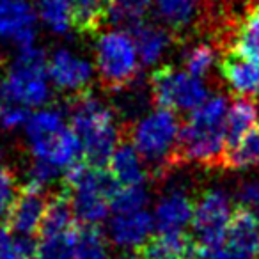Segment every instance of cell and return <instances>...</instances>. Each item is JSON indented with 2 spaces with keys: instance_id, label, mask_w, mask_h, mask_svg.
Segmentation results:
<instances>
[{
  "instance_id": "obj_7",
  "label": "cell",
  "mask_w": 259,
  "mask_h": 259,
  "mask_svg": "<svg viewBox=\"0 0 259 259\" xmlns=\"http://www.w3.org/2000/svg\"><path fill=\"white\" fill-rule=\"evenodd\" d=\"M149 83L155 103L167 110L192 112L208 100V87L202 78L170 66L155 69Z\"/></svg>"
},
{
  "instance_id": "obj_38",
  "label": "cell",
  "mask_w": 259,
  "mask_h": 259,
  "mask_svg": "<svg viewBox=\"0 0 259 259\" xmlns=\"http://www.w3.org/2000/svg\"><path fill=\"white\" fill-rule=\"evenodd\" d=\"M117 259H144V257H142L139 252H128V254H122L121 257H117Z\"/></svg>"
},
{
  "instance_id": "obj_13",
  "label": "cell",
  "mask_w": 259,
  "mask_h": 259,
  "mask_svg": "<svg viewBox=\"0 0 259 259\" xmlns=\"http://www.w3.org/2000/svg\"><path fill=\"white\" fill-rule=\"evenodd\" d=\"M155 227L153 215L146 209L132 213H115L108 222V236L112 243L121 248H135L146 243Z\"/></svg>"
},
{
  "instance_id": "obj_23",
  "label": "cell",
  "mask_w": 259,
  "mask_h": 259,
  "mask_svg": "<svg viewBox=\"0 0 259 259\" xmlns=\"http://www.w3.org/2000/svg\"><path fill=\"white\" fill-rule=\"evenodd\" d=\"M149 0H107V22L119 29H132L144 22Z\"/></svg>"
},
{
  "instance_id": "obj_33",
  "label": "cell",
  "mask_w": 259,
  "mask_h": 259,
  "mask_svg": "<svg viewBox=\"0 0 259 259\" xmlns=\"http://www.w3.org/2000/svg\"><path fill=\"white\" fill-rule=\"evenodd\" d=\"M20 188L16 187V178L8 167L0 165V224L6 226L11 208L16 201Z\"/></svg>"
},
{
  "instance_id": "obj_3",
  "label": "cell",
  "mask_w": 259,
  "mask_h": 259,
  "mask_svg": "<svg viewBox=\"0 0 259 259\" xmlns=\"http://www.w3.org/2000/svg\"><path fill=\"white\" fill-rule=\"evenodd\" d=\"M119 185L110 172L93 167L83 158L64 169V188L71 194L76 220L87 226H98L107 219L110 201Z\"/></svg>"
},
{
  "instance_id": "obj_31",
  "label": "cell",
  "mask_w": 259,
  "mask_h": 259,
  "mask_svg": "<svg viewBox=\"0 0 259 259\" xmlns=\"http://www.w3.org/2000/svg\"><path fill=\"white\" fill-rule=\"evenodd\" d=\"M148 192L142 185L139 187H117L110 201V209L114 213H132L146 209Z\"/></svg>"
},
{
  "instance_id": "obj_8",
  "label": "cell",
  "mask_w": 259,
  "mask_h": 259,
  "mask_svg": "<svg viewBox=\"0 0 259 259\" xmlns=\"http://www.w3.org/2000/svg\"><path fill=\"white\" fill-rule=\"evenodd\" d=\"M231 217H233L231 199L224 190L211 188L199 197L192 217V229L201 257H206L209 252L224 245Z\"/></svg>"
},
{
  "instance_id": "obj_34",
  "label": "cell",
  "mask_w": 259,
  "mask_h": 259,
  "mask_svg": "<svg viewBox=\"0 0 259 259\" xmlns=\"http://www.w3.org/2000/svg\"><path fill=\"white\" fill-rule=\"evenodd\" d=\"M30 117V112L23 105L6 103L0 101V126L4 130H15L20 126L27 124Z\"/></svg>"
},
{
  "instance_id": "obj_20",
  "label": "cell",
  "mask_w": 259,
  "mask_h": 259,
  "mask_svg": "<svg viewBox=\"0 0 259 259\" xmlns=\"http://www.w3.org/2000/svg\"><path fill=\"white\" fill-rule=\"evenodd\" d=\"M259 108L247 96H240L229 105L226 115V151L238 144L255 128Z\"/></svg>"
},
{
  "instance_id": "obj_1",
  "label": "cell",
  "mask_w": 259,
  "mask_h": 259,
  "mask_svg": "<svg viewBox=\"0 0 259 259\" xmlns=\"http://www.w3.org/2000/svg\"><path fill=\"white\" fill-rule=\"evenodd\" d=\"M227 100L211 96L190 112L180 128V137L172 155V163H199L220 167L226 153V115Z\"/></svg>"
},
{
  "instance_id": "obj_21",
  "label": "cell",
  "mask_w": 259,
  "mask_h": 259,
  "mask_svg": "<svg viewBox=\"0 0 259 259\" xmlns=\"http://www.w3.org/2000/svg\"><path fill=\"white\" fill-rule=\"evenodd\" d=\"M142 64H155L169 48L170 36L163 27L142 22L132 30Z\"/></svg>"
},
{
  "instance_id": "obj_5",
  "label": "cell",
  "mask_w": 259,
  "mask_h": 259,
  "mask_svg": "<svg viewBox=\"0 0 259 259\" xmlns=\"http://www.w3.org/2000/svg\"><path fill=\"white\" fill-rule=\"evenodd\" d=\"M180 128L176 112L158 107L135 122L130 130V142L142 158L155 163L156 169H163L172 165Z\"/></svg>"
},
{
  "instance_id": "obj_19",
  "label": "cell",
  "mask_w": 259,
  "mask_h": 259,
  "mask_svg": "<svg viewBox=\"0 0 259 259\" xmlns=\"http://www.w3.org/2000/svg\"><path fill=\"white\" fill-rule=\"evenodd\" d=\"M76 226H78V220H76L75 208H73L71 194H69L68 188H64L59 194L52 195V199L48 201L37 236H54V234L66 233V231L73 229Z\"/></svg>"
},
{
  "instance_id": "obj_16",
  "label": "cell",
  "mask_w": 259,
  "mask_h": 259,
  "mask_svg": "<svg viewBox=\"0 0 259 259\" xmlns=\"http://www.w3.org/2000/svg\"><path fill=\"white\" fill-rule=\"evenodd\" d=\"M220 73L238 96L259 94V62L229 50L220 62Z\"/></svg>"
},
{
  "instance_id": "obj_11",
  "label": "cell",
  "mask_w": 259,
  "mask_h": 259,
  "mask_svg": "<svg viewBox=\"0 0 259 259\" xmlns=\"http://www.w3.org/2000/svg\"><path fill=\"white\" fill-rule=\"evenodd\" d=\"M48 76L62 91L83 93L93 78V66L69 50H57L48 62Z\"/></svg>"
},
{
  "instance_id": "obj_32",
  "label": "cell",
  "mask_w": 259,
  "mask_h": 259,
  "mask_svg": "<svg viewBox=\"0 0 259 259\" xmlns=\"http://www.w3.org/2000/svg\"><path fill=\"white\" fill-rule=\"evenodd\" d=\"M215 59H217V54L211 45L199 43V45H195V47L188 48L187 54H185V59H183L185 71L197 76V78H204V76L211 71L213 64H215Z\"/></svg>"
},
{
  "instance_id": "obj_18",
  "label": "cell",
  "mask_w": 259,
  "mask_h": 259,
  "mask_svg": "<svg viewBox=\"0 0 259 259\" xmlns=\"http://www.w3.org/2000/svg\"><path fill=\"white\" fill-rule=\"evenodd\" d=\"M108 172L119 187H139L146 181L144 158L130 144H119L108 162Z\"/></svg>"
},
{
  "instance_id": "obj_2",
  "label": "cell",
  "mask_w": 259,
  "mask_h": 259,
  "mask_svg": "<svg viewBox=\"0 0 259 259\" xmlns=\"http://www.w3.org/2000/svg\"><path fill=\"white\" fill-rule=\"evenodd\" d=\"M71 130L82 146V158L89 165L105 169L119 146V132L114 114L98 98L78 93L69 107Z\"/></svg>"
},
{
  "instance_id": "obj_22",
  "label": "cell",
  "mask_w": 259,
  "mask_h": 259,
  "mask_svg": "<svg viewBox=\"0 0 259 259\" xmlns=\"http://www.w3.org/2000/svg\"><path fill=\"white\" fill-rule=\"evenodd\" d=\"M231 50L259 62V0L245 11L234 32Z\"/></svg>"
},
{
  "instance_id": "obj_6",
  "label": "cell",
  "mask_w": 259,
  "mask_h": 259,
  "mask_svg": "<svg viewBox=\"0 0 259 259\" xmlns=\"http://www.w3.org/2000/svg\"><path fill=\"white\" fill-rule=\"evenodd\" d=\"M139 52L134 36L122 29L101 34L96 43V68L101 82L110 89H121L139 73Z\"/></svg>"
},
{
  "instance_id": "obj_9",
  "label": "cell",
  "mask_w": 259,
  "mask_h": 259,
  "mask_svg": "<svg viewBox=\"0 0 259 259\" xmlns=\"http://www.w3.org/2000/svg\"><path fill=\"white\" fill-rule=\"evenodd\" d=\"M47 206L48 199L45 195V188L30 183L23 185L6 220V227L9 229V233H15L18 236H34L39 233Z\"/></svg>"
},
{
  "instance_id": "obj_39",
  "label": "cell",
  "mask_w": 259,
  "mask_h": 259,
  "mask_svg": "<svg viewBox=\"0 0 259 259\" xmlns=\"http://www.w3.org/2000/svg\"><path fill=\"white\" fill-rule=\"evenodd\" d=\"M250 209H252V211H254L255 219H257V220H259V201H257V202H255V204H254V206H250Z\"/></svg>"
},
{
  "instance_id": "obj_29",
  "label": "cell",
  "mask_w": 259,
  "mask_h": 259,
  "mask_svg": "<svg viewBox=\"0 0 259 259\" xmlns=\"http://www.w3.org/2000/svg\"><path fill=\"white\" fill-rule=\"evenodd\" d=\"M62 128H66L64 117L55 108H43V110L36 112V114H30L29 121L25 124L27 137H29L30 142L48 137V135L55 134V132H59Z\"/></svg>"
},
{
  "instance_id": "obj_24",
  "label": "cell",
  "mask_w": 259,
  "mask_h": 259,
  "mask_svg": "<svg viewBox=\"0 0 259 259\" xmlns=\"http://www.w3.org/2000/svg\"><path fill=\"white\" fill-rule=\"evenodd\" d=\"M259 165V126H255L250 134L245 135L234 148L224 153V169H250Z\"/></svg>"
},
{
  "instance_id": "obj_35",
  "label": "cell",
  "mask_w": 259,
  "mask_h": 259,
  "mask_svg": "<svg viewBox=\"0 0 259 259\" xmlns=\"http://www.w3.org/2000/svg\"><path fill=\"white\" fill-rule=\"evenodd\" d=\"M61 174V169L48 162H43V160H37L32 163L29 170V183L36 185L39 188H45L47 185H50L52 181H55Z\"/></svg>"
},
{
  "instance_id": "obj_28",
  "label": "cell",
  "mask_w": 259,
  "mask_h": 259,
  "mask_svg": "<svg viewBox=\"0 0 259 259\" xmlns=\"http://www.w3.org/2000/svg\"><path fill=\"white\" fill-rule=\"evenodd\" d=\"M73 259H108L107 240L98 226L80 224Z\"/></svg>"
},
{
  "instance_id": "obj_37",
  "label": "cell",
  "mask_w": 259,
  "mask_h": 259,
  "mask_svg": "<svg viewBox=\"0 0 259 259\" xmlns=\"http://www.w3.org/2000/svg\"><path fill=\"white\" fill-rule=\"evenodd\" d=\"M13 247V240L11 234H9V229L6 226H0V257Z\"/></svg>"
},
{
  "instance_id": "obj_10",
  "label": "cell",
  "mask_w": 259,
  "mask_h": 259,
  "mask_svg": "<svg viewBox=\"0 0 259 259\" xmlns=\"http://www.w3.org/2000/svg\"><path fill=\"white\" fill-rule=\"evenodd\" d=\"M36 13L27 0H0V37L20 48L32 47L36 39Z\"/></svg>"
},
{
  "instance_id": "obj_25",
  "label": "cell",
  "mask_w": 259,
  "mask_h": 259,
  "mask_svg": "<svg viewBox=\"0 0 259 259\" xmlns=\"http://www.w3.org/2000/svg\"><path fill=\"white\" fill-rule=\"evenodd\" d=\"M107 22V0H73V29L94 32Z\"/></svg>"
},
{
  "instance_id": "obj_36",
  "label": "cell",
  "mask_w": 259,
  "mask_h": 259,
  "mask_svg": "<svg viewBox=\"0 0 259 259\" xmlns=\"http://www.w3.org/2000/svg\"><path fill=\"white\" fill-rule=\"evenodd\" d=\"M204 259H250V257H248L247 254H243V252L233 248L231 245H226V247L222 245V247H219L217 250L209 252Z\"/></svg>"
},
{
  "instance_id": "obj_26",
  "label": "cell",
  "mask_w": 259,
  "mask_h": 259,
  "mask_svg": "<svg viewBox=\"0 0 259 259\" xmlns=\"http://www.w3.org/2000/svg\"><path fill=\"white\" fill-rule=\"evenodd\" d=\"M78 227L80 224L66 233L39 238L36 255L39 259H73L78 240Z\"/></svg>"
},
{
  "instance_id": "obj_15",
  "label": "cell",
  "mask_w": 259,
  "mask_h": 259,
  "mask_svg": "<svg viewBox=\"0 0 259 259\" xmlns=\"http://www.w3.org/2000/svg\"><path fill=\"white\" fill-rule=\"evenodd\" d=\"M194 202L183 190H170L160 197L155 206L153 220L160 233L183 231L194 217Z\"/></svg>"
},
{
  "instance_id": "obj_4",
  "label": "cell",
  "mask_w": 259,
  "mask_h": 259,
  "mask_svg": "<svg viewBox=\"0 0 259 259\" xmlns=\"http://www.w3.org/2000/svg\"><path fill=\"white\" fill-rule=\"evenodd\" d=\"M50 100L48 66L45 52L32 47L20 48L8 75L0 82V101L41 107Z\"/></svg>"
},
{
  "instance_id": "obj_17",
  "label": "cell",
  "mask_w": 259,
  "mask_h": 259,
  "mask_svg": "<svg viewBox=\"0 0 259 259\" xmlns=\"http://www.w3.org/2000/svg\"><path fill=\"white\" fill-rule=\"evenodd\" d=\"M226 241L250 259H259V220L250 208L241 204L234 208Z\"/></svg>"
},
{
  "instance_id": "obj_27",
  "label": "cell",
  "mask_w": 259,
  "mask_h": 259,
  "mask_svg": "<svg viewBox=\"0 0 259 259\" xmlns=\"http://www.w3.org/2000/svg\"><path fill=\"white\" fill-rule=\"evenodd\" d=\"M39 15L48 29L66 34L73 27V0H41Z\"/></svg>"
},
{
  "instance_id": "obj_30",
  "label": "cell",
  "mask_w": 259,
  "mask_h": 259,
  "mask_svg": "<svg viewBox=\"0 0 259 259\" xmlns=\"http://www.w3.org/2000/svg\"><path fill=\"white\" fill-rule=\"evenodd\" d=\"M169 25L183 27L192 20L199 0H149Z\"/></svg>"
},
{
  "instance_id": "obj_14",
  "label": "cell",
  "mask_w": 259,
  "mask_h": 259,
  "mask_svg": "<svg viewBox=\"0 0 259 259\" xmlns=\"http://www.w3.org/2000/svg\"><path fill=\"white\" fill-rule=\"evenodd\" d=\"M144 259H197L199 248L194 236L185 231H169V233L151 234L137 248Z\"/></svg>"
},
{
  "instance_id": "obj_12",
  "label": "cell",
  "mask_w": 259,
  "mask_h": 259,
  "mask_svg": "<svg viewBox=\"0 0 259 259\" xmlns=\"http://www.w3.org/2000/svg\"><path fill=\"white\" fill-rule=\"evenodd\" d=\"M32 153L37 160H43L59 169H68L71 163L80 160L82 156V146L71 128H62L48 137L37 139L30 142Z\"/></svg>"
},
{
  "instance_id": "obj_40",
  "label": "cell",
  "mask_w": 259,
  "mask_h": 259,
  "mask_svg": "<svg viewBox=\"0 0 259 259\" xmlns=\"http://www.w3.org/2000/svg\"><path fill=\"white\" fill-rule=\"evenodd\" d=\"M0 155H2V151H0Z\"/></svg>"
}]
</instances>
